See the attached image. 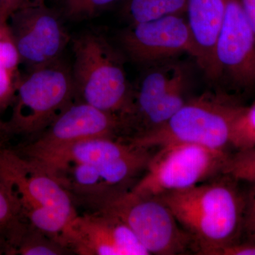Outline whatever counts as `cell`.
I'll return each instance as SVG.
<instances>
[{
  "instance_id": "10",
  "label": "cell",
  "mask_w": 255,
  "mask_h": 255,
  "mask_svg": "<svg viewBox=\"0 0 255 255\" xmlns=\"http://www.w3.org/2000/svg\"><path fill=\"white\" fill-rule=\"evenodd\" d=\"M121 43L128 55L139 63H150L187 53L194 56L192 38L183 14L132 23L122 32Z\"/></svg>"
},
{
  "instance_id": "28",
  "label": "cell",
  "mask_w": 255,
  "mask_h": 255,
  "mask_svg": "<svg viewBox=\"0 0 255 255\" xmlns=\"http://www.w3.org/2000/svg\"><path fill=\"white\" fill-rule=\"evenodd\" d=\"M247 19L255 35V0H241Z\"/></svg>"
},
{
  "instance_id": "17",
  "label": "cell",
  "mask_w": 255,
  "mask_h": 255,
  "mask_svg": "<svg viewBox=\"0 0 255 255\" xmlns=\"http://www.w3.org/2000/svg\"><path fill=\"white\" fill-rule=\"evenodd\" d=\"M179 66H167L149 72L140 82L133 96L130 115H137L141 120L153 109L168 90L175 78Z\"/></svg>"
},
{
  "instance_id": "27",
  "label": "cell",
  "mask_w": 255,
  "mask_h": 255,
  "mask_svg": "<svg viewBox=\"0 0 255 255\" xmlns=\"http://www.w3.org/2000/svg\"><path fill=\"white\" fill-rule=\"evenodd\" d=\"M23 0H4V6L0 11V19L8 21L10 15L22 6Z\"/></svg>"
},
{
  "instance_id": "2",
  "label": "cell",
  "mask_w": 255,
  "mask_h": 255,
  "mask_svg": "<svg viewBox=\"0 0 255 255\" xmlns=\"http://www.w3.org/2000/svg\"><path fill=\"white\" fill-rule=\"evenodd\" d=\"M0 176L14 193L26 222L60 242L62 233L78 214L59 179L1 142Z\"/></svg>"
},
{
  "instance_id": "19",
  "label": "cell",
  "mask_w": 255,
  "mask_h": 255,
  "mask_svg": "<svg viewBox=\"0 0 255 255\" xmlns=\"http://www.w3.org/2000/svg\"><path fill=\"white\" fill-rule=\"evenodd\" d=\"M187 0H127L124 13L131 24L186 13Z\"/></svg>"
},
{
  "instance_id": "21",
  "label": "cell",
  "mask_w": 255,
  "mask_h": 255,
  "mask_svg": "<svg viewBox=\"0 0 255 255\" xmlns=\"http://www.w3.org/2000/svg\"><path fill=\"white\" fill-rule=\"evenodd\" d=\"M67 172L71 174V182L68 185L78 194L90 198L106 192L97 165L87 163L72 164L62 174Z\"/></svg>"
},
{
  "instance_id": "29",
  "label": "cell",
  "mask_w": 255,
  "mask_h": 255,
  "mask_svg": "<svg viewBox=\"0 0 255 255\" xmlns=\"http://www.w3.org/2000/svg\"><path fill=\"white\" fill-rule=\"evenodd\" d=\"M4 122L0 119V142H1V139L4 138Z\"/></svg>"
},
{
  "instance_id": "24",
  "label": "cell",
  "mask_w": 255,
  "mask_h": 255,
  "mask_svg": "<svg viewBox=\"0 0 255 255\" xmlns=\"http://www.w3.org/2000/svg\"><path fill=\"white\" fill-rule=\"evenodd\" d=\"M119 0H64L65 14L73 20L95 16Z\"/></svg>"
},
{
  "instance_id": "5",
  "label": "cell",
  "mask_w": 255,
  "mask_h": 255,
  "mask_svg": "<svg viewBox=\"0 0 255 255\" xmlns=\"http://www.w3.org/2000/svg\"><path fill=\"white\" fill-rule=\"evenodd\" d=\"M75 95L72 72L60 60L28 70L16 87L11 117L4 122L5 136L43 131Z\"/></svg>"
},
{
  "instance_id": "22",
  "label": "cell",
  "mask_w": 255,
  "mask_h": 255,
  "mask_svg": "<svg viewBox=\"0 0 255 255\" xmlns=\"http://www.w3.org/2000/svg\"><path fill=\"white\" fill-rule=\"evenodd\" d=\"M231 146L236 151L255 147V104L238 106L231 127Z\"/></svg>"
},
{
  "instance_id": "9",
  "label": "cell",
  "mask_w": 255,
  "mask_h": 255,
  "mask_svg": "<svg viewBox=\"0 0 255 255\" xmlns=\"http://www.w3.org/2000/svg\"><path fill=\"white\" fill-rule=\"evenodd\" d=\"M60 242L80 255H150L123 221L100 211L77 215L62 233Z\"/></svg>"
},
{
  "instance_id": "4",
  "label": "cell",
  "mask_w": 255,
  "mask_h": 255,
  "mask_svg": "<svg viewBox=\"0 0 255 255\" xmlns=\"http://www.w3.org/2000/svg\"><path fill=\"white\" fill-rule=\"evenodd\" d=\"M87 200L97 211L123 221L150 255L182 254L193 246L190 236L159 197L122 189L107 191Z\"/></svg>"
},
{
  "instance_id": "23",
  "label": "cell",
  "mask_w": 255,
  "mask_h": 255,
  "mask_svg": "<svg viewBox=\"0 0 255 255\" xmlns=\"http://www.w3.org/2000/svg\"><path fill=\"white\" fill-rule=\"evenodd\" d=\"M222 174L231 176L241 182H255V147L231 154Z\"/></svg>"
},
{
  "instance_id": "6",
  "label": "cell",
  "mask_w": 255,
  "mask_h": 255,
  "mask_svg": "<svg viewBox=\"0 0 255 255\" xmlns=\"http://www.w3.org/2000/svg\"><path fill=\"white\" fill-rule=\"evenodd\" d=\"M237 107L206 96L187 101L164 123L137 134L130 142L147 149L186 143L227 150Z\"/></svg>"
},
{
  "instance_id": "3",
  "label": "cell",
  "mask_w": 255,
  "mask_h": 255,
  "mask_svg": "<svg viewBox=\"0 0 255 255\" xmlns=\"http://www.w3.org/2000/svg\"><path fill=\"white\" fill-rule=\"evenodd\" d=\"M73 50L72 76L82 102L116 115L130 114L133 95L118 55L105 38L83 33L73 40Z\"/></svg>"
},
{
  "instance_id": "15",
  "label": "cell",
  "mask_w": 255,
  "mask_h": 255,
  "mask_svg": "<svg viewBox=\"0 0 255 255\" xmlns=\"http://www.w3.org/2000/svg\"><path fill=\"white\" fill-rule=\"evenodd\" d=\"M21 63L8 21L0 19V113L12 102L21 77Z\"/></svg>"
},
{
  "instance_id": "16",
  "label": "cell",
  "mask_w": 255,
  "mask_h": 255,
  "mask_svg": "<svg viewBox=\"0 0 255 255\" xmlns=\"http://www.w3.org/2000/svg\"><path fill=\"white\" fill-rule=\"evenodd\" d=\"M28 225L14 193L0 176V253L7 255L19 241Z\"/></svg>"
},
{
  "instance_id": "31",
  "label": "cell",
  "mask_w": 255,
  "mask_h": 255,
  "mask_svg": "<svg viewBox=\"0 0 255 255\" xmlns=\"http://www.w3.org/2000/svg\"><path fill=\"white\" fill-rule=\"evenodd\" d=\"M4 0H0V11L2 9L3 6H4Z\"/></svg>"
},
{
  "instance_id": "14",
  "label": "cell",
  "mask_w": 255,
  "mask_h": 255,
  "mask_svg": "<svg viewBox=\"0 0 255 255\" xmlns=\"http://www.w3.org/2000/svg\"><path fill=\"white\" fill-rule=\"evenodd\" d=\"M226 6V0H187L186 14L194 45V57L212 80L221 75L216 47Z\"/></svg>"
},
{
  "instance_id": "18",
  "label": "cell",
  "mask_w": 255,
  "mask_h": 255,
  "mask_svg": "<svg viewBox=\"0 0 255 255\" xmlns=\"http://www.w3.org/2000/svg\"><path fill=\"white\" fill-rule=\"evenodd\" d=\"M185 75L179 67L174 81L163 97L159 101L145 117L141 119L145 128L139 132L141 133L158 127L168 120L187 102L184 99Z\"/></svg>"
},
{
  "instance_id": "11",
  "label": "cell",
  "mask_w": 255,
  "mask_h": 255,
  "mask_svg": "<svg viewBox=\"0 0 255 255\" xmlns=\"http://www.w3.org/2000/svg\"><path fill=\"white\" fill-rule=\"evenodd\" d=\"M124 119L82 102L68 106L34 141L14 148L38 151L95 137H114Z\"/></svg>"
},
{
  "instance_id": "25",
  "label": "cell",
  "mask_w": 255,
  "mask_h": 255,
  "mask_svg": "<svg viewBox=\"0 0 255 255\" xmlns=\"http://www.w3.org/2000/svg\"><path fill=\"white\" fill-rule=\"evenodd\" d=\"M246 206L241 241L255 243V182L246 183Z\"/></svg>"
},
{
  "instance_id": "1",
  "label": "cell",
  "mask_w": 255,
  "mask_h": 255,
  "mask_svg": "<svg viewBox=\"0 0 255 255\" xmlns=\"http://www.w3.org/2000/svg\"><path fill=\"white\" fill-rule=\"evenodd\" d=\"M227 174L159 196L190 236L198 254L214 255L241 241L246 194Z\"/></svg>"
},
{
  "instance_id": "13",
  "label": "cell",
  "mask_w": 255,
  "mask_h": 255,
  "mask_svg": "<svg viewBox=\"0 0 255 255\" xmlns=\"http://www.w3.org/2000/svg\"><path fill=\"white\" fill-rule=\"evenodd\" d=\"M135 145L114 140V137H95L38 151H16L59 179L68 166L87 163L99 166L131 151ZM60 180V179H59Z\"/></svg>"
},
{
  "instance_id": "20",
  "label": "cell",
  "mask_w": 255,
  "mask_h": 255,
  "mask_svg": "<svg viewBox=\"0 0 255 255\" xmlns=\"http://www.w3.org/2000/svg\"><path fill=\"white\" fill-rule=\"evenodd\" d=\"M70 252L60 242L28 224L9 255H60Z\"/></svg>"
},
{
  "instance_id": "8",
  "label": "cell",
  "mask_w": 255,
  "mask_h": 255,
  "mask_svg": "<svg viewBox=\"0 0 255 255\" xmlns=\"http://www.w3.org/2000/svg\"><path fill=\"white\" fill-rule=\"evenodd\" d=\"M8 25L21 63L28 70L60 60L70 40L58 15L45 2L18 8Z\"/></svg>"
},
{
  "instance_id": "30",
  "label": "cell",
  "mask_w": 255,
  "mask_h": 255,
  "mask_svg": "<svg viewBox=\"0 0 255 255\" xmlns=\"http://www.w3.org/2000/svg\"><path fill=\"white\" fill-rule=\"evenodd\" d=\"M44 1L45 0H23L22 6L28 4H36V3L44 2Z\"/></svg>"
},
{
  "instance_id": "7",
  "label": "cell",
  "mask_w": 255,
  "mask_h": 255,
  "mask_svg": "<svg viewBox=\"0 0 255 255\" xmlns=\"http://www.w3.org/2000/svg\"><path fill=\"white\" fill-rule=\"evenodd\" d=\"M231 154L192 144H172L152 155L145 174L130 189L139 195L159 196L183 190L223 173Z\"/></svg>"
},
{
  "instance_id": "26",
  "label": "cell",
  "mask_w": 255,
  "mask_h": 255,
  "mask_svg": "<svg viewBox=\"0 0 255 255\" xmlns=\"http://www.w3.org/2000/svg\"><path fill=\"white\" fill-rule=\"evenodd\" d=\"M214 255H255V243L240 241L219 250Z\"/></svg>"
},
{
  "instance_id": "12",
  "label": "cell",
  "mask_w": 255,
  "mask_h": 255,
  "mask_svg": "<svg viewBox=\"0 0 255 255\" xmlns=\"http://www.w3.org/2000/svg\"><path fill=\"white\" fill-rule=\"evenodd\" d=\"M216 55L221 74L226 72L241 86L255 85V35L241 0H226Z\"/></svg>"
}]
</instances>
